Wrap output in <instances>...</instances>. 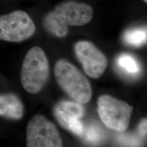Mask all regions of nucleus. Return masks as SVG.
<instances>
[{
  "label": "nucleus",
  "mask_w": 147,
  "mask_h": 147,
  "mask_svg": "<svg viewBox=\"0 0 147 147\" xmlns=\"http://www.w3.org/2000/svg\"><path fill=\"white\" fill-rule=\"evenodd\" d=\"M54 73L60 87L75 102L84 104L91 100V84L76 66L67 61L60 59L55 64Z\"/></svg>",
  "instance_id": "nucleus-1"
},
{
  "label": "nucleus",
  "mask_w": 147,
  "mask_h": 147,
  "mask_svg": "<svg viewBox=\"0 0 147 147\" xmlns=\"http://www.w3.org/2000/svg\"><path fill=\"white\" fill-rule=\"evenodd\" d=\"M49 77V64L47 57L41 48H32L25 55L21 67V84L32 94L39 93Z\"/></svg>",
  "instance_id": "nucleus-2"
},
{
  "label": "nucleus",
  "mask_w": 147,
  "mask_h": 147,
  "mask_svg": "<svg viewBox=\"0 0 147 147\" xmlns=\"http://www.w3.org/2000/svg\"><path fill=\"white\" fill-rule=\"evenodd\" d=\"M97 108L100 118L106 127L118 132L126 131L133 112L131 106L106 94L98 98Z\"/></svg>",
  "instance_id": "nucleus-3"
},
{
  "label": "nucleus",
  "mask_w": 147,
  "mask_h": 147,
  "mask_svg": "<svg viewBox=\"0 0 147 147\" xmlns=\"http://www.w3.org/2000/svg\"><path fill=\"white\" fill-rule=\"evenodd\" d=\"M36 32L34 21L27 12L16 10L0 16V40L21 42Z\"/></svg>",
  "instance_id": "nucleus-4"
},
{
  "label": "nucleus",
  "mask_w": 147,
  "mask_h": 147,
  "mask_svg": "<svg viewBox=\"0 0 147 147\" xmlns=\"http://www.w3.org/2000/svg\"><path fill=\"white\" fill-rule=\"evenodd\" d=\"M27 147H63L55 125L45 116L37 115L27 127Z\"/></svg>",
  "instance_id": "nucleus-5"
},
{
  "label": "nucleus",
  "mask_w": 147,
  "mask_h": 147,
  "mask_svg": "<svg viewBox=\"0 0 147 147\" xmlns=\"http://www.w3.org/2000/svg\"><path fill=\"white\" fill-rule=\"evenodd\" d=\"M75 53L84 72L90 78H100L105 71L108 65L107 58L92 42H77L75 45Z\"/></svg>",
  "instance_id": "nucleus-6"
},
{
  "label": "nucleus",
  "mask_w": 147,
  "mask_h": 147,
  "mask_svg": "<svg viewBox=\"0 0 147 147\" xmlns=\"http://www.w3.org/2000/svg\"><path fill=\"white\" fill-rule=\"evenodd\" d=\"M51 13L66 27L82 26L91 21L93 10L87 3L69 1L57 5Z\"/></svg>",
  "instance_id": "nucleus-7"
},
{
  "label": "nucleus",
  "mask_w": 147,
  "mask_h": 147,
  "mask_svg": "<svg viewBox=\"0 0 147 147\" xmlns=\"http://www.w3.org/2000/svg\"><path fill=\"white\" fill-rule=\"evenodd\" d=\"M54 115L60 125L65 129L71 121L83 117L84 108L82 104L77 102L64 100L55 106Z\"/></svg>",
  "instance_id": "nucleus-8"
},
{
  "label": "nucleus",
  "mask_w": 147,
  "mask_h": 147,
  "mask_svg": "<svg viewBox=\"0 0 147 147\" xmlns=\"http://www.w3.org/2000/svg\"><path fill=\"white\" fill-rule=\"evenodd\" d=\"M24 115L21 100L14 93L0 94V117L19 120Z\"/></svg>",
  "instance_id": "nucleus-9"
},
{
  "label": "nucleus",
  "mask_w": 147,
  "mask_h": 147,
  "mask_svg": "<svg viewBox=\"0 0 147 147\" xmlns=\"http://www.w3.org/2000/svg\"><path fill=\"white\" fill-rule=\"evenodd\" d=\"M123 40L127 45L138 47L146 42V29L136 28L127 31L123 36Z\"/></svg>",
  "instance_id": "nucleus-10"
},
{
  "label": "nucleus",
  "mask_w": 147,
  "mask_h": 147,
  "mask_svg": "<svg viewBox=\"0 0 147 147\" xmlns=\"http://www.w3.org/2000/svg\"><path fill=\"white\" fill-rule=\"evenodd\" d=\"M44 25L49 32L59 38H63L68 33V27L62 25L51 12L45 16L44 19Z\"/></svg>",
  "instance_id": "nucleus-11"
},
{
  "label": "nucleus",
  "mask_w": 147,
  "mask_h": 147,
  "mask_svg": "<svg viewBox=\"0 0 147 147\" xmlns=\"http://www.w3.org/2000/svg\"><path fill=\"white\" fill-rule=\"evenodd\" d=\"M117 63L124 71L131 74L140 71V65L137 60L129 54H122L117 59Z\"/></svg>",
  "instance_id": "nucleus-12"
},
{
  "label": "nucleus",
  "mask_w": 147,
  "mask_h": 147,
  "mask_svg": "<svg viewBox=\"0 0 147 147\" xmlns=\"http://www.w3.org/2000/svg\"><path fill=\"white\" fill-rule=\"evenodd\" d=\"M82 137H84L87 142L91 144H98L102 140L104 134L100 127L97 126L91 125L88 127L87 129L84 128Z\"/></svg>",
  "instance_id": "nucleus-13"
},
{
  "label": "nucleus",
  "mask_w": 147,
  "mask_h": 147,
  "mask_svg": "<svg viewBox=\"0 0 147 147\" xmlns=\"http://www.w3.org/2000/svg\"><path fill=\"white\" fill-rule=\"evenodd\" d=\"M146 119H144L140 121L138 125L139 133L143 136L146 135Z\"/></svg>",
  "instance_id": "nucleus-14"
},
{
  "label": "nucleus",
  "mask_w": 147,
  "mask_h": 147,
  "mask_svg": "<svg viewBox=\"0 0 147 147\" xmlns=\"http://www.w3.org/2000/svg\"><path fill=\"white\" fill-rule=\"evenodd\" d=\"M144 1H145V2H147V0H144Z\"/></svg>",
  "instance_id": "nucleus-15"
}]
</instances>
